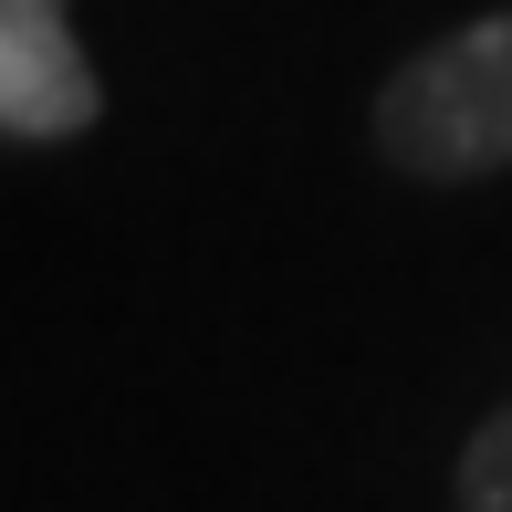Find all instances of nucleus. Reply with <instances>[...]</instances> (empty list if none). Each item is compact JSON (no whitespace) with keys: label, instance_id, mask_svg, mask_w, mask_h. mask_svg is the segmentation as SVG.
<instances>
[{"label":"nucleus","instance_id":"1","mask_svg":"<svg viewBox=\"0 0 512 512\" xmlns=\"http://www.w3.org/2000/svg\"><path fill=\"white\" fill-rule=\"evenodd\" d=\"M377 157L418 189H471L512 168V11H481L460 32L418 42L366 105Z\"/></svg>","mask_w":512,"mask_h":512},{"label":"nucleus","instance_id":"2","mask_svg":"<svg viewBox=\"0 0 512 512\" xmlns=\"http://www.w3.org/2000/svg\"><path fill=\"white\" fill-rule=\"evenodd\" d=\"M105 115V84L74 42V0H0V136L63 147Z\"/></svg>","mask_w":512,"mask_h":512},{"label":"nucleus","instance_id":"3","mask_svg":"<svg viewBox=\"0 0 512 512\" xmlns=\"http://www.w3.org/2000/svg\"><path fill=\"white\" fill-rule=\"evenodd\" d=\"M450 502L460 512H512V398L460 439V471H450Z\"/></svg>","mask_w":512,"mask_h":512}]
</instances>
